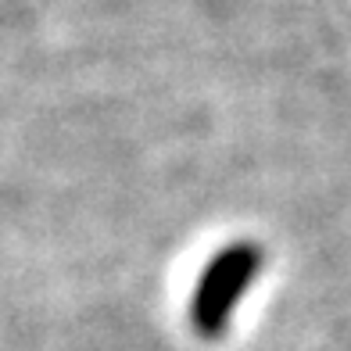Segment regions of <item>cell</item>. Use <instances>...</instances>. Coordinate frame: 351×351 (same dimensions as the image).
<instances>
[{
  "label": "cell",
  "instance_id": "6da1fadb",
  "mask_svg": "<svg viewBox=\"0 0 351 351\" xmlns=\"http://www.w3.org/2000/svg\"><path fill=\"white\" fill-rule=\"evenodd\" d=\"M262 262H265V254L247 241L222 247L208 262V269L197 280L194 298H190V323H194L201 337H219L230 326L237 301L244 298Z\"/></svg>",
  "mask_w": 351,
  "mask_h": 351
}]
</instances>
